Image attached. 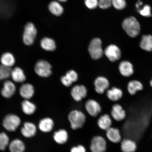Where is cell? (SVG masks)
<instances>
[{"mask_svg": "<svg viewBox=\"0 0 152 152\" xmlns=\"http://www.w3.org/2000/svg\"><path fill=\"white\" fill-rule=\"evenodd\" d=\"M107 147L106 140L102 136H94L91 140L90 148L91 152H105Z\"/></svg>", "mask_w": 152, "mask_h": 152, "instance_id": "cell-7", "label": "cell"}, {"mask_svg": "<svg viewBox=\"0 0 152 152\" xmlns=\"http://www.w3.org/2000/svg\"><path fill=\"white\" fill-rule=\"evenodd\" d=\"M20 123V118L13 114H9L6 115L3 121L4 128L9 132H15Z\"/></svg>", "mask_w": 152, "mask_h": 152, "instance_id": "cell-5", "label": "cell"}, {"mask_svg": "<svg viewBox=\"0 0 152 152\" xmlns=\"http://www.w3.org/2000/svg\"><path fill=\"white\" fill-rule=\"evenodd\" d=\"M70 152H87L84 146L81 144L74 146L72 147Z\"/></svg>", "mask_w": 152, "mask_h": 152, "instance_id": "cell-38", "label": "cell"}, {"mask_svg": "<svg viewBox=\"0 0 152 152\" xmlns=\"http://www.w3.org/2000/svg\"><path fill=\"white\" fill-rule=\"evenodd\" d=\"M118 69L120 73L123 77H128L134 73V66L130 62L123 61L119 64Z\"/></svg>", "mask_w": 152, "mask_h": 152, "instance_id": "cell-14", "label": "cell"}, {"mask_svg": "<svg viewBox=\"0 0 152 152\" xmlns=\"http://www.w3.org/2000/svg\"><path fill=\"white\" fill-rule=\"evenodd\" d=\"M140 46L144 51L152 52V36L150 35L142 36Z\"/></svg>", "mask_w": 152, "mask_h": 152, "instance_id": "cell-26", "label": "cell"}, {"mask_svg": "<svg viewBox=\"0 0 152 152\" xmlns=\"http://www.w3.org/2000/svg\"><path fill=\"white\" fill-rule=\"evenodd\" d=\"M11 77L13 80L16 83H22L26 80V76L22 68L19 67H15L12 70Z\"/></svg>", "mask_w": 152, "mask_h": 152, "instance_id": "cell-25", "label": "cell"}, {"mask_svg": "<svg viewBox=\"0 0 152 152\" xmlns=\"http://www.w3.org/2000/svg\"><path fill=\"white\" fill-rule=\"evenodd\" d=\"M106 95L110 100L117 102L122 97L123 92L121 89L116 87H113L107 90Z\"/></svg>", "mask_w": 152, "mask_h": 152, "instance_id": "cell-22", "label": "cell"}, {"mask_svg": "<svg viewBox=\"0 0 152 152\" xmlns=\"http://www.w3.org/2000/svg\"><path fill=\"white\" fill-rule=\"evenodd\" d=\"M97 123L100 129L106 131L112 127L113 121L110 116L106 114L100 116L98 119Z\"/></svg>", "mask_w": 152, "mask_h": 152, "instance_id": "cell-17", "label": "cell"}, {"mask_svg": "<svg viewBox=\"0 0 152 152\" xmlns=\"http://www.w3.org/2000/svg\"><path fill=\"white\" fill-rule=\"evenodd\" d=\"M48 9L51 14L57 16L61 15L64 11V9L62 5L56 1L50 2L48 5Z\"/></svg>", "mask_w": 152, "mask_h": 152, "instance_id": "cell-23", "label": "cell"}, {"mask_svg": "<svg viewBox=\"0 0 152 152\" xmlns=\"http://www.w3.org/2000/svg\"><path fill=\"white\" fill-rule=\"evenodd\" d=\"M106 132V137L110 142L115 144L121 142L122 138L118 129L112 127Z\"/></svg>", "mask_w": 152, "mask_h": 152, "instance_id": "cell-16", "label": "cell"}, {"mask_svg": "<svg viewBox=\"0 0 152 152\" xmlns=\"http://www.w3.org/2000/svg\"><path fill=\"white\" fill-rule=\"evenodd\" d=\"M112 5L118 10H121L126 7V3L125 0H112Z\"/></svg>", "mask_w": 152, "mask_h": 152, "instance_id": "cell-34", "label": "cell"}, {"mask_svg": "<svg viewBox=\"0 0 152 152\" xmlns=\"http://www.w3.org/2000/svg\"><path fill=\"white\" fill-rule=\"evenodd\" d=\"M54 123L53 119L49 118H45L39 121V128L42 132L45 133L50 132L54 128Z\"/></svg>", "mask_w": 152, "mask_h": 152, "instance_id": "cell-21", "label": "cell"}, {"mask_svg": "<svg viewBox=\"0 0 152 152\" xmlns=\"http://www.w3.org/2000/svg\"><path fill=\"white\" fill-rule=\"evenodd\" d=\"M111 114L112 118L117 121H122L126 117V112L119 104H114L112 108Z\"/></svg>", "mask_w": 152, "mask_h": 152, "instance_id": "cell-12", "label": "cell"}, {"mask_svg": "<svg viewBox=\"0 0 152 152\" xmlns=\"http://www.w3.org/2000/svg\"><path fill=\"white\" fill-rule=\"evenodd\" d=\"M85 3L87 8L90 9H96L99 6L98 0H85Z\"/></svg>", "mask_w": 152, "mask_h": 152, "instance_id": "cell-36", "label": "cell"}, {"mask_svg": "<svg viewBox=\"0 0 152 152\" xmlns=\"http://www.w3.org/2000/svg\"><path fill=\"white\" fill-rule=\"evenodd\" d=\"M12 69L11 67L1 65L0 66V80L7 79L11 76Z\"/></svg>", "mask_w": 152, "mask_h": 152, "instance_id": "cell-31", "label": "cell"}, {"mask_svg": "<svg viewBox=\"0 0 152 152\" xmlns=\"http://www.w3.org/2000/svg\"><path fill=\"white\" fill-rule=\"evenodd\" d=\"M143 88V85L140 81L133 80L129 82L127 85V90L131 95H134Z\"/></svg>", "mask_w": 152, "mask_h": 152, "instance_id": "cell-28", "label": "cell"}, {"mask_svg": "<svg viewBox=\"0 0 152 152\" xmlns=\"http://www.w3.org/2000/svg\"><path fill=\"white\" fill-rule=\"evenodd\" d=\"M150 85H151V87H152V78L151 81H150Z\"/></svg>", "mask_w": 152, "mask_h": 152, "instance_id": "cell-42", "label": "cell"}, {"mask_svg": "<svg viewBox=\"0 0 152 152\" xmlns=\"http://www.w3.org/2000/svg\"><path fill=\"white\" fill-rule=\"evenodd\" d=\"M99 6L102 9L109 8L112 5V0H98Z\"/></svg>", "mask_w": 152, "mask_h": 152, "instance_id": "cell-37", "label": "cell"}, {"mask_svg": "<svg viewBox=\"0 0 152 152\" xmlns=\"http://www.w3.org/2000/svg\"><path fill=\"white\" fill-rule=\"evenodd\" d=\"M37 34V28L33 23L28 22L26 23L23 34V41L24 44L28 46L33 45Z\"/></svg>", "mask_w": 152, "mask_h": 152, "instance_id": "cell-3", "label": "cell"}, {"mask_svg": "<svg viewBox=\"0 0 152 152\" xmlns=\"http://www.w3.org/2000/svg\"><path fill=\"white\" fill-rule=\"evenodd\" d=\"M9 144V138L4 132L0 133V151H4Z\"/></svg>", "mask_w": 152, "mask_h": 152, "instance_id": "cell-32", "label": "cell"}, {"mask_svg": "<svg viewBox=\"0 0 152 152\" xmlns=\"http://www.w3.org/2000/svg\"><path fill=\"white\" fill-rule=\"evenodd\" d=\"M1 65L11 67L15 63V59L13 55L10 53L6 52L2 55L1 58Z\"/></svg>", "mask_w": 152, "mask_h": 152, "instance_id": "cell-29", "label": "cell"}, {"mask_svg": "<svg viewBox=\"0 0 152 152\" xmlns=\"http://www.w3.org/2000/svg\"><path fill=\"white\" fill-rule=\"evenodd\" d=\"M9 145L10 152H24L26 149L23 142L17 139L13 140Z\"/></svg>", "mask_w": 152, "mask_h": 152, "instance_id": "cell-27", "label": "cell"}, {"mask_svg": "<svg viewBox=\"0 0 152 152\" xmlns=\"http://www.w3.org/2000/svg\"><path fill=\"white\" fill-rule=\"evenodd\" d=\"M21 106L23 112L28 115L34 114L37 109L35 104L28 100H23L22 102Z\"/></svg>", "mask_w": 152, "mask_h": 152, "instance_id": "cell-30", "label": "cell"}, {"mask_svg": "<svg viewBox=\"0 0 152 152\" xmlns=\"http://www.w3.org/2000/svg\"><path fill=\"white\" fill-rule=\"evenodd\" d=\"M61 81L62 84L64 86L66 87L71 86L72 83H73L72 82L70 81L67 78L66 75L63 76L61 78Z\"/></svg>", "mask_w": 152, "mask_h": 152, "instance_id": "cell-39", "label": "cell"}, {"mask_svg": "<svg viewBox=\"0 0 152 152\" xmlns=\"http://www.w3.org/2000/svg\"><path fill=\"white\" fill-rule=\"evenodd\" d=\"M69 135L65 129H61L56 131L53 134V139L56 143L60 145L65 144L68 141Z\"/></svg>", "mask_w": 152, "mask_h": 152, "instance_id": "cell-20", "label": "cell"}, {"mask_svg": "<svg viewBox=\"0 0 152 152\" xmlns=\"http://www.w3.org/2000/svg\"><path fill=\"white\" fill-rule=\"evenodd\" d=\"M65 75L72 83L75 82L78 79L77 74L74 70H69L66 72Z\"/></svg>", "mask_w": 152, "mask_h": 152, "instance_id": "cell-35", "label": "cell"}, {"mask_svg": "<svg viewBox=\"0 0 152 152\" xmlns=\"http://www.w3.org/2000/svg\"><path fill=\"white\" fill-rule=\"evenodd\" d=\"M68 119L72 130H77L84 126L86 117L83 112L75 110L70 112L68 115Z\"/></svg>", "mask_w": 152, "mask_h": 152, "instance_id": "cell-2", "label": "cell"}, {"mask_svg": "<svg viewBox=\"0 0 152 152\" xmlns=\"http://www.w3.org/2000/svg\"><path fill=\"white\" fill-rule=\"evenodd\" d=\"M137 149L136 142L130 139L121 140V149L122 152H136Z\"/></svg>", "mask_w": 152, "mask_h": 152, "instance_id": "cell-19", "label": "cell"}, {"mask_svg": "<svg viewBox=\"0 0 152 152\" xmlns=\"http://www.w3.org/2000/svg\"><path fill=\"white\" fill-rule=\"evenodd\" d=\"M52 66L47 61L41 60L37 62L34 68L36 74L39 77H47L52 74Z\"/></svg>", "mask_w": 152, "mask_h": 152, "instance_id": "cell-6", "label": "cell"}, {"mask_svg": "<svg viewBox=\"0 0 152 152\" xmlns=\"http://www.w3.org/2000/svg\"><path fill=\"white\" fill-rule=\"evenodd\" d=\"M37 129L34 123L26 122L24 123L23 126L21 129V132L24 137L30 138L33 137L37 133Z\"/></svg>", "mask_w": 152, "mask_h": 152, "instance_id": "cell-15", "label": "cell"}, {"mask_svg": "<svg viewBox=\"0 0 152 152\" xmlns=\"http://www.w3.org/2000/svg\"><path fill=\"white\" fill-rule=\"evenodd\" d=\"M104 54L110 61L115 62L121 58V52L116 45H110L106 47Z\"/></svg>", "mask_w": 152, "mask_h": 152, "instance_id": "cell-8", "label": "cell"}, {"mask_svg": "<svg viewBox=\"0 0 152 152\" xmlns=\"http://www.w3.org/2000/svg\"><path fill=\"white\" fill-rule=\"evenodd\" d=\"M58 1L62 2H64L67 1V0H58Z\"/></svg>", "mask_w": 152, "mask_h": 152, "instance_id": "cell-41", "label": "cell"}, {"mask_svg": "<svg viewBox=\"0 0 152 152\" xmlns=\"http://www.w3.org/2000/svg\"><path fill=\"white\" fill-rule=\"evenodd\" d=\"M19 92L20 96L25 99L29 100L33 96L35 91L33 85L26 83L21 86Z\"/></svg>", "mask_w": 152, "mask_h": 152, "instance_id": "cell-18", "label": "cell"}, {"mask_svg": "<svg viewBox=\"0 0 152 152\" xmlns=\"http://www.w3.org/2000/svg\"><path fill=\"white\" fill-rule=\"evenodd\" d=\"M143 5V3L142 2L140 1V0H138L136 4V7L137 10H138L140 9V7H142V6Z\"/></svg>", "mask_w": 152, "mask_h": 152, "instance_id": "cell-40", "label": "cell"}, {"mask_svg": "<svg viewBox=\"0 0 152 152\" xmlns=\"http://www.w3.org/2000/svg\"><path fill=\"white\" fill-rule=\"evenodd\" d=\"M71 94L72 98L75 101L79 102L86 96L87 90L84 86L76 85L72 88Z\"/></svg>", "mask_w": 152, "mask_h": 152, "instance_id": "cell-10", "label": "cell"}, {"mask_svg": "<svg viewBox=\"0 0 152 152\" xmlns=\"http://www.w3.org/2000/svg\"><path fill=\"white\" fill-rule=\"evenodd\" d=\"M137 11L139 14L142 16L149 18L152 16L151 7L149 5H144L143 7L137 10Z\"/></svg>", "mask_w": 152, "mask_h": 152, "instance_id": "cell-33", "label": "cell"}, {"mask_svg": "<svg viewBox=\"0 0 152 152\" xmlns=\"http://www.w3.org/2000/svg\"><path fill=\"white\" fill-rule=\"evenodd\" d=\"M88 51L93 60H97L102 58L104 54V51L102 49L101 40L98 38L92 39L89 45Z\"/></svg>", "mask_w": 152, "mask_h": 152, "instance_id": "cell-4", "label": "cell"}, {"mask_svg": "<svg viewBox=\"0 0 152 152\" xmlns=\"http://www.w3.org/2000/svg\"><path fill=\"white\" fill-rule=\"evenodd\" d=\"M16 91V87L14 83L12 81L7 80L4 83L1 94L4 97L9 98L14 94Z\"/></svg>", "mask_w": 152, "mask_h": 152, "instance_id": "cell-13", "label": "cell"}, {"mask_svg": "<svg viewBox=\"0 0 152 152\" xmlns=\"http://www.w3.org/2000/svg\"><path fill=\"white\" fill-rule=\"evenodd\" d=\"M122 26L126 34L131 37H136L140 34V23L134 17L131 16L125 18L122 23Z\"/></svg>", "mask_w": 152, "mask_h": 152, "instance_id": "cell-1", "label": "cell"}, {"mask_svg": "<svg viewBox=\"0 0 152 152\" xmlns=\"http://www.w3.org/2000/svg\"><path fill=\"white\" fill-rule=\"evenodd\" d=\"M95 90L98 94H103L108 90L110 86L109 80L105 77L100 76L96 78L94 81Z\"/></svg>", "mask_w": 152, "mask_h": 152, "instance_id": "cell-11", "label": "cell"}, {"mask_svg": "<svg viewBox=\"0 0 152 152\" xmlns=\"http://www.w3.org/2000/svg\"><path fill=\"white\" fill-rule=\"evenodd\" d=\"M85 109L91 116L96 117L101 113L102 107L96 101L93 99L87 100L85 104Z\"/></svg>", "mask_w": 152, "mask_h": 152, "instance_id": "cell-9", "label": "cell"}, {"mask_svg": "<svg viewBox=\"0 0 152 152\" xmlns=\"http://www.w3.org/2000/svg\"><path fill=\"white\" fill-rule=\"evenodd\" d=\"M42 48L47 51H53L56 48V44L54 39L48 37H45L41 40Z\"/></svg>", "mask_w": 152, "mask_h": 152, "instance_id": "cell-24", "label": "cell"}]
</instances>
